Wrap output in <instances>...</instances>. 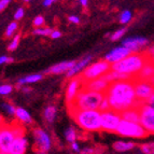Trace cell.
<instances>
[{"label": "cell", "mask_w": 154, "mask_h": 154, "mask_svg": "<svg viewBox=\"0 0 154 154\" xmlns=\"http://www.w3.org/2000/svg\"><path fill=\"white\" fill-rule=\"evenodd\" d=\"M38 154H46V153H44V152H39Z\"/></svg>", "instance_id": "obj_49"}, {"label": "cell", "mask_w": 154, "mask_h": 154, "mask_svg": "<svg viewBox=\"0 0 154 154\" xmlns=\"http://www.w3.org/2000/svg\"><path fill=\"white\" fill-rule=\"evenodd\" d=\"M80 3H81L83 7H86V5H88V0H81V1H80Z\"/></svg>", "instance_id": "obj_46"}, {"label": "cell", "mask_w": 154, "mask_h": 154, "mask_svg": "<svg viewBox=\"0 0 154 154\" xmlns=\"http://www.w3.org/2000/svg\"><path fill=\"white\" fill-rule=\"evenodd\" d=\"M2 126H5V125H3V118L0 116V128H1Z\"/></svg>", "instance_id": "obj_47"}, {"label": "cell", "mask_w": 154, "mask_h": 154, "mask_svg": "<svg viewBox=\"0 0 154 154\" xmlns=\"http://www.w3.org/2000/svg\"><path fill=\"white\" fill-rule=\"evenodd\" d=\"M140 113V125L148 133V135H154V109L143 103L139 107Z\"/></svg>", "instance_id": "obj_9"}, {"label": "cell", "mask_w": 154, "mask_h": 154, "mask_svg": "<svg viewBox=\"0 0 154 154\" xmlns=\"http://www.w3.org/2000/svg\"><path fill=\"white\" fill-rule=\"evenodd\" d=\"M146 103L149 106V107H151L152 109H154V93H153V95L149 98V100H148Z\"/></svg>", "instance_id": "obj_42"}, {"label": "cell", "mask_w": 154, "mask_h": 154, "mask_svg": "<svg viewBox=\"0 0 154 154\" xmlns=\"http://www.w3.org/2000/svg\"><path fill=\"white\" fill-rule=\"evenodd\" d=\"M91 60H92V56H91V55H88L86 57H84V58H82L81 60L77 62L75 66H73V68L66 73V77L67 78H73L75 75H77L80 71H83V70L88 66V64H90Z\"/></svg>", "instance_id": "obj_19"}, {"label": "cell", "mask_w": 154, "mask_h": 154, "mask_svg": "<svg viewBox=\"0 0 154 154\" xmlns=\"http://www.w3.org/2000/svg\"><path fill=\"white\" fill-rule=\"evenodd\" d=\"M112 148L118 152H125L135 148V143L131 141H116Z\"/></svg>", "instance_id": "obj_22"}, {"label": "cell", "mask_w": 154, "mask_h": 154, "mask_svg": "<svg viewBox=\"0 0 154 154\" xmlns=\"http://www.w3.org/2000/svg\"><path fill=\"white\" fill-rule=\"evenodd\" d=\"M68 21L71 22V23H73V24H79L80 18L78 17L77 15H70L69 17H68Z\"/></svg>", "instance_id": "obj_39"}, {"label": "cell", "mask_w": 154, "mask_h": 154, "mask_svg": "<svg viewBox=\"0 0 154 154\" xmlns=\"http://www.w3.org/2000/svg\"><path fill=\"white\" fill-rule=\"evenodd\" d=\"M33 135H35V138H36L40 152L46 153L51 149V138H50L49 134L46 131H44L41 128H37L33 131Z\"/></svg>", "instance_id": "obj_13"}, {"label": "cell", "mask_w": 154, "mask_h": 154, "mask_svg": "<svg viewBox=\"0 0 154 154\" xmlns=\"http://www.w3.org/2000/svg\"><path fill=\"white\" fill-rule=\"evenodd\" d=\"M135 79L138 80H144V81H153L154 80V63L151 60H148L144 67L140 70L138 75H136Z\"/></svg>", "instance_id": "obj_18"}, {"label": "cell", "mask_w": 154, "mask_h": 154, "mask_svg": "<svg viewBox=\"0 0 154 154\" xmlns=\"http://www.w3.org/2000/svg\"><path fill=\"white\" fill-rule=\"evenodd\" d=\"M9 3H10V0H0V12L5 10Z\"/></svg>", "instance_id": "obj_38"}, {"label": "cell", "mask_w": 154, "mask_h": 154, "mask_svg": "<svg viewBox=\"0 0 154 154\" xmlns=\"http://www.w3.org/2000/svg\"><path fill=\"white\" fill-rule=\"evenodd\" d=\"M27 144H28L27 139L24 136L16 137L9 148L8 154H25L27 150Z\"/></svg>", "instance_id": "obj_16"}, {"label": "cell", "mask_w": 154, "mask_h": 154, "mask_svg": "<svg viewBox=\"0 0 154 154\" xmlns=\"http://www.w3.org/2000/svg\"><path fill=\"white\" fill-rule=\"evenodd\" d=\"M16 138L14 129L11 126H2L0 128V152L8 154L9 148Z\"/></svg>", "instance_id": "obj_10"}, {"label": "cell", "mask_w": 154, "mask_h": 154, "mask_svg": "<svg viewBox=\"0 0 154 154\" xmlns=\"http://www.w3.org/2000/svg\"><path fill=\"white\" fill-rule=\"evenodd\" d=\"M13 86L11 84H2L0 85V95H9L12 93Z\"/></svg>", "instance_id": "obj_33"}, {"label": "cell", "mask_w": 154, "mask_h": 154, "mask_svg": "<svg viewBox=\"0 0 154 154\" xmlns=\"http://www.w3.org/2000/svg\"><path fill=\"white\" fill-rule=\"evenodd\" d=\"M131 54H133V53H131L128 49L124 48L123 45H120V46L114 48L113 50H111L109 53H107L105 56V60L108 63V64L114 65V64H116V63L123 60L126 57H128L129 55H131Z\"/></svg>", "instance_id": "obj_11"}, {"label": "cell", "mask_w": 154, "mask_h": 154, "mask_svg": "<svg viewBox=\"0 0 154 154\" xmlns=\"http://www.w3.org/2000/svg\"><path fill=\"white\" fill-rule=\"evenodd\" d=\"M24 9L23 8H18L17 10L15 11V13H14V18H15L16 21L17 20H21L22 17L24 16Z\"/></svg>", "instance_id": "obj_36"}, {"label": "cell", "mask_w": 154, "mask_h": 154, "mask_svg": "<svg viewBox=\"0 0 154 154\" xmlns=\"http://www.w3.org/2000/svg\"><path fill=\"white\" fill-rule=\"evenodd\" d=\"M110 70H111V65L108 64L105 59H103V60H98V62L86 67L82 71V75H80L79 78L81 79L83 84H85L86 82H90V81H93V80L99 79V78L103 77Z\"/></svg>", "instance_id": "obj_5"}, {"label": "cell", "mask_w": 154, "mask_h": 154, "mask_svg": "<svg viewBox=\"0 0 154 154\" xmlns=\"http://www.w3.org/2000/svg\"><path fill=\"white\" fill-rule=\"evenodd\" d=\"M122 120L125 121L133 122V123H139L140 122V113H139V108H131L128 110L120 113Z\"/></svg>", "instance_id": "obj_20"}, {"label": "cell", "mask_w": 154, "mask_h": 154, "mask_svg": "<svg viewBox=\"0 0 154 154\" xmlns=\"http://www.w3.org/2000/svg\"><path fill=\"white\" fill-rule=\"evenodd\" d=\"M18 28V25L16 22H12V23H10L8 25V27H7V29H5V37L7 38H10V37L13 36V33L15 32L16 30H17Z\"/></svg>", "instance_id": "obj_26"}, {"label": "cell", "mask_w": 154, "mask_h": 154, "mask_svg": "<svg viewBox=\"0 0 154 154\" xmlns=\"http://www.w3.org/2000/svg\"><path fill=\"white\" fill-rule=\"evenodd\" d=\"M118 135L126 138H144L148 136V133L140 125V123H133V122L122 120L118 129L116 131Z\"/></svg>", "instance_id": "obj_6"}, {"label": "cell", "mask_w": 154, "mask_h": 154, "mask_svg": "<svg viewBox=\"0 0 154 154\" xmlns=\"http://www.w3.org/2000/svg\"><path fill=\"white\" fill-rule=\"evenodd\" d=\"M148 39L144 37H128L122 41V45L128 49L133 54H137L140 50L148 44Z\"/></svg>", "instance_id": "obj_12"}, {"label": "cell", "mask_w": 154, "mask_h": 154, "mask_svg": "<svg viewBox=\"0 0 154 154\" xmlns=\"http://www.w3.org/2000/svg\"><path fill=\"white\" fill-rule=\"evenodd\" d=\"M81 86H83V83L80 78H75V79H72L71 82L68 84L67 90H66V100H67L68 106H71L72 103L75 101V97H77L79 92L81 91L80 90Z\"/></svg>", "instance_id": "obj_14"}, {"label": "cell", "mask_w": 154, "mask_h": 154, "mask_svg": "<svg viewBox=\"0 0 154 154\" xmlns=\"http://www.w3.org/2000/svg\"><path fill=\"white\" fill-rule=\"evenodd\" d=\"M75 65V62H62L58 64L54 65V66L50 67L49 69H46L44 73H51V75H60L64 72H68L73 68Z\"/></svg>", "instance_id": "obj_17"}, {"label": "cell", "mask_w": 154, "mask_h": 154, "mask_svg": "<svg viewBox=\"0 0 154 154\" xmlns=\"http://www.w3.org/2000/svg\"><path fill=\"white\" fill-rule=\"evenodd\" d=\"M23 91H24V92H30V90H29V88H23Z\"/></svg>", "instance_id": "obj_48"}, {"label": "cell", "mask_w": 154, "mask_h": 154, "mask_svg": "<svg viewBox=\"0 0 154 154\" xmlns=\"http://www.w3.org/2000/svg\"><path fill=\"white\" fill-rule=\"evenodd\" d=\"M131 12L128 10H124L120 15V23L121 24H127L131 22Z\"/></svg>", "instance_id": "obj_27"}, {"label": "cell", "mask_w": 154, "mask_h": 154, "mask_svg": "<svg viewBox=\"0 0 154 154\" xmlns=\"http://www.w3.org/2000/svg\"><path fill=\"white\" fill-rule=\"evenodd\" d=\"M65 138L68 142H75V139H77V131L73 127H69L68 129H66L65 131Z\"/></svg>", "instance_id": "obj_25"}, {"label": "cell", "mask_w": 154, "mask_h": 154, "mask_svg": "<svg viewBox=\"0 0 154 154\" xmlns=\"http://www.w3.org/2000/svg\"><path fill=\"white\" fill-rule=\"evenodd\" d=\"M99 110H100V112H105V111L111 110V108H110V103H109L108 99H107V97H106V96H105V98H103V103H101V105H100Z\"/></svg>", "instance_id": "obj_34"}, {"label": "cell", "mask_w": 154, "mask_h": 154, "mask_svg": "<svg viewBox=\"0 0 154 154\" xmlns=\"http://www.w3.org/2000/svg\"><path fill=\"white\" fill-rule=\"evenodd\" d=\"M50 37H51L52 39L60 38V37H62V32H60L59 30H53V32H52V35Z\"/></svg>", "instance_id": "obj_41"}, {"label": "cell", "mask_w": 154, "mask_h": 154, "mask_svg": "<svg viewBox=\"0 0 154 154\" xmlns=\"http://www.w3.org/2000/svg\"><path fill=\"white\" fill-rule=\"evenodd\" d=\"M105 94L81 88L75 101L69 106L70 110H99Z\"/></svg>", "instance_id": "obj_3"}, {"label": "cell", "mask_w": 154, "mask_h": 154, "mask_svg": "<svg viewBox=\"0 0 154 154\" xmlns=\"http://www.w3.org/2000/svg\"><path fill=\"white\" fill-rule=\"evenodd\" d=\"M94 153V150L91 149V148H85L81 151V154H93Z\"/></svg>", "instance_id": "obj_43"}, {"label": "cell", "mask_w": 154, "mask_h": 154, "mask_svg": "<svg viewBox=\"0 0 154 154\" xmlns=\"http://www.w3.org/2000/svg\"><path fill=\"white\" fill-rule=\"evenodd\" d=\"M70 113L75 123L84 131L101 129V112L99 110H70Z\"/></svg>", "instance_id": "obj_4"}, {"label": "cell", "mask_w": 154, "mask_h": 154, "mask_svg": "<svg viewBox=\"0 0 154 154\" xmlns=\"http://www.w3.org/2000/svg\"><path fill=\"white\" fill-rule=\"evenodd\" d=\"M41 79H42V75H40V73H32V75H28L24 78L18 79L17 84L24 85V84H27V83H36L38 81H40Z\"/></svg>", "instance_id": "obj_23"}, {"label": "cell", "mask_w": 154, "mask_h": 154, "mask_svg": "<svg viewBox=\"0 0 154 154\" xmlns=\"http://www.w3.org/2000/svg\"><path fill=\"white\" fill-rule=\"evenodd\" d=\"M72 149L75 150V151H77V152H79V151H80V146H79V143H78L77 141H75V142H73V143H72Z\"/></svg>", "instance_id": "obj_45"}, {"label": "cell", "mask_w": 154, "mask_h": 154, "mask_svg": "<svg viewBox=\"0 0 154 154\" xmlns=\"http://www.w3.org/2000/svg\"><path fill=\"white\" fill-rule=\"evenodd\" d=\"M56 108H55L54 106H49V107H46L45 110H44V118L45 120L49 123H52V122L54 121L55 116H56Z\"/></svg>", "instance_id": "obj_24"}, {"label": "cell", "mask_w": 154, "mask_h": 154, "mask_svg": "<svg viewBox=\"0 0 154 154\" xmlns=\"http://www.w3.org/2000/svg\"><path fill=\"white\" fill-rule=\"evenodd\" d=\"M121 114L113 110L101 112V129L109 133H116L121 123Z\"/></svg>", "instance_id": "obj_8"}, {"label": "cell", "mask_w": 154, "mask_h": 154, "mask_svg": "<svg viewBox=\"0 0 154 154\" xmlns=\"http://www.w3.org/2000/svg\"><path fill=\"white\" fill-rule=\"evenodd\" d=\"M152 82H153V83H154V80H153V81H152Z\"/></svg>", "instance_id": "obj_50"}, {"label": "cell", "mask_w": 154, "mask_h": 154, "mask_svg": "<svg viewBox=\"0 0 154 154\" xmlns=\"http://www.w3.org/2000/svg\"><path fill=\"white\" fill-rule=\"evenodd\" d=\"M109 84L110 83L105 79V77H101L99 79L93 80L90 82H86L85 84H83L82 88H85L88 91H92V92H97V93H103L107 91Z\"/></svg>", "instance_id": "obj_15"}, {"label": "cell", "mask_w": 154, "mask_h": 154, "mask_svg": "<svg viewBox=\"0 0 154 154\" xmlns=\"http://www.w3.org/2000/svg\"><path fill=\"white\" fill-rule=\"evenodd\" d=\"M141 150L144 154H154V142L142 144Z\"/></svg>", "instance_id": "obj_31"}, {"label": "cell", "mask_w": 154, "mask_h": 154, "mask_svg": "<svg viewBox=\"0 0 154 154\" xmlns=\"http://www.w3.org/2000/svg\"><path fill=\"white\" fill-rule=\"evenodd\" d=\"M125 32H126V28L118 29V30L114 31V32L111 35V37H110L111 41H116V40H120V39H121L122 37L125 35Z\"/></svg>", "instance_id": "obj_28"}, {"label": "cell", "mask_w": 154, "mask_h": 154, "mask_svg": "<svg viewBox=\"0 0 154 154\" xmlns=\"http://www.w3.org/2000/svg\"><path fill=\"white\" fill-rule=\"evenodd\" d=\"M1 108L5 111V112L8 113L9 116H15V112H16V108L14 106H12L11 103H5L1 105Z\"/></svg>", "instance_id": "obj_29"}, {"label": "cell", "mask_w": 154, "mask_h": 154, "mask_svg": "<svg viewBox=\"0 0 154 154\" xmlns=\"http://www.w3.org/2000/svg\"><path fill=\"white\" fill-rule=\"evenodd\" d=\"M12 62H13V58H11V57L5 56V55L0 56V65L5 64V63H12Z\"/></svg>", "instance_id": "obj_37"}, {"label": "cell", "mask_w": 154, "mask_h": 154, "mask_svg": "<svg viewBox=\"0 0 154 154\" xmlns=\"http://www.w3.org/2000/svg\"><path fill=\"white\" fill-rule=\"evenodd\" d=\"M20 39H21V37H20V35H16L14 38H13V40L11 41V43L8 45V50L9 51H14V50H16V48L18 46V44H20Z\"/></svg>", "instance_id": "obj_32"}, {"label": "cell", "mask_w": 154, "mask_h": 154, "mask_svg": "<svg viewBox=\"0 0 154 154\" xmlns=\"http://www.w3.org/2000/svg\"><path fill=\"white\" fill-rule=\"evenodd\" d=\"M43 24H44V18H43V16H41V15L36 16L35 20H33V25L36 26V27H41Z\"/></svg>", "instance_id": "obj_35"}, {"label": "cell", "mask_w": 154, "mask_h": 154, "mask_svg": "<svg viewBox=\"0 0 154 154\" xmlns=\"http://www.w3.org/2000/svg\"><path fill=\"white\" fill-rule=\"evenodd\" d=\"M146 55H148V57H149L150 60H151L152 63H154V46L153 48H151V49L148 51Z\"/></svg>", "instance_id": "obj_40"}, {"label": "cell", "mask_w": 154, "mask_h": 154, "mask_svg": "<svg viewBox=\"0 0 154 154\" xmlns=\"http://www.w3.org/2000/svg\"><path fill=\"white\" fill-rule=\"evenodd\" d=\"M54 3V0H44L43 2H42V5H44V7H50V5H52Z\"/></svg>", "instance_id": "obj_44"}, {"label": "cell", "mask_w": 154, "mask_h": 154, "mask_svg": "<svg viewBox=\"0 0 154 154\" xmlns=\"http://www.w3.org/2000/svg\"><path fill=\"white\" fill-rule=\"evenodd\" d=\"M53 30L51 28H37L33 30V35L37 36H51Z\"/></svg>", "instance_id": "obj_30"}, {"label": "cell", "mask_w": 154, "mask_h": 154, "mask_svg": "<svg viewBox=\"0 0 154 154\" xmlns=\"http://www.w3.org/2000/svg\"><path fill=\"white\" fill-rule=\"evenodd\" d=\"M149 57L146 53H137L131 54L128 57L124 58L121 62L111 65V70L121 73V75H128L131 78H136L140 70L148 63Z\"/></svg>", "instance_id": "obj_2"}, {"label": "cell", "mask_w": 154, "mask_h": 154, "mask_svg": "<svg viewBox=\"0 0 154 154\" xmlns=\"http://www.w3.org/2000/svg\"><path fill=\"white\" fill-rule=\"evenodd\" d=\"M15 116L17 118L18 121L23 122V123L29 124V123H31V122H32V119H31V116L29 114L28 111L25 110L24 108H21V107L16 108Z\"/></svg>", "instance_id": "obj_21"}, {"label": "cell", "mask_w": 154, "mask_h": 154, "mask_svg": "<svg viewBox=\"0 0 154 154\" xmlns=\"http://www.w3.org/2000/svg\"><path fill=\"white\" fill-rule=\"evenodd\" d=\"M134 88H135V94H136L137 100L139 103H146L149 98L153 95L154 93V83L152 81H144V80L133 79Z\"/></svg>", "instance_id": "obj_7"}, {"label": "cell", "mask_w": 154, "mask_h": 154, "mask_svg": "<svg viewBox=\"0 0 154 154\" xmlns=\"http://www.w3.org/2000/svg\"><path fill=\"white\" fill-rule=\"evenodd\" d=\"M105 96L110 103L111 110L118 113H122L131 108H139L141 106L135 94L133 79L110 83L105 92Z\"/></svg>", "instance_id": "obj_1"}]
</instances>
